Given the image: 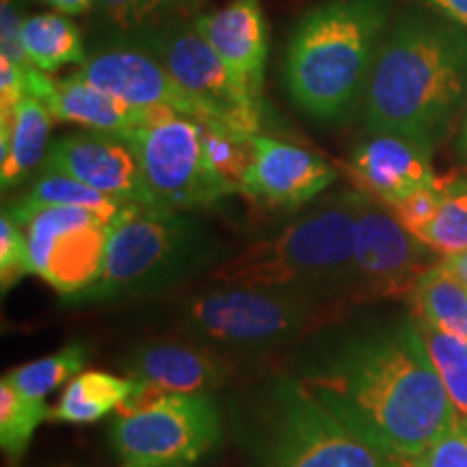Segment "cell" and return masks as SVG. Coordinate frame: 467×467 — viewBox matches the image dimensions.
I'll return each mask as SVG.
<instances>
[{
    "mask_svg": "<svg viewBox=\"0 0 467 467\" xmlns=\"http://www.w3.org/2000/svg\"><path fill=\"white\" fill-rule=\"evenodd\" d=\"M213 277L227 285L299 290L327 299L355 292V192L301 214L275 236L249 244Z\"/></svg>",
    "mask_w": 467,
    "mask_h": 467,
    "instance_id": "277c9868",
    "label": "cell"
},
{
    "mask_svg": "<svg viewBox=\"0 0 467 467\" xmlns=\"http://www.w3.org/2000/svg\"><path fill=\"white\" fill-rule=\"evenodd\" d=\"M22 25H25V17H22L16 0H3L0 3V57L14 61L25 72H31L35 66L26 55L25 42H22Z\"/></svg>",
    "mask_w": 467,
    "mask_h": 467,
    "instance_id": "836d02e7",
    "label": "cell"
},
{
    "mask_svg": "<svg viewBox=\"0 0 467 467\" xmlns=\"http://www.w3.org/2000/svg\"><path fill=\"white\" fill-rule=\"evenodd\" d=\"M74 74L132 107L171 109L175 113L202 121L203 126H221L206 104L184 89L154 57L141 48L96 52L87 57Z\"/></svg>",
    "mask_w": 467,
    "mask_h": 467,
    "instance_id": "5bb4252c",
    "label": "cell"
},
{
    "mask_svg": "<svg viewBox=\"0 0 467 467\" xmlns=\"http://www.w3.org/2000/svg\"><path fill=\"white\" fill-rule=\"evenodd\" d=\"M337 312V303L307 292L232 285L195 296L182 329L192 340L227 348H273L334 323Z\"/></svg>",
    "mask_w": 467,
    "mask_h": 467,
    "instance_id": "8992f818",
    "label": "cell"
},
{
    "mask_svg": "<svg viewBox=\"0 0 467 467\" xmlns=\"http://www.w3.org/2000/svg\"><path fill=\"white\" fill-rule=\"evenodd\" d=\"M50 109L33 93L17 104L11 119H0V184L3 191L14 189L31 175L48 154L52 130Z\"/></svg>",
    "mask_w": 467,
    "mask_h": 467,
    "instance_id": "ffe728a7",
    "label": "cell"
},
{
    "mask_svg": "<svg viewBox=\"0 0 467 467\" xmlns=\"http://www.w3.org/2000/svg\"><path fill=\"white\" fill-rule=\"evenodd\" d=\"M117 134L132 145L145 182L161 208H202L238 192L210 165L202 121L171 113Z\"/></svg>",
    "mask_w": 467,
    "mask_h": 467,
    "instance_id": "9c48e42d",
    "label": "cell"
},
{
    "mask_svg": "<svg viewBox=\"0 0 467 467\" xmlns=\"http://www.w3.org/2000/svg\"><path fill=\"white\" fill-rule=\"evenodd\" d=\"M409 467H467V424L452 420L443 433Z\"/></svg>",
    "mask_w": 467,
    "mask_h": 467,
    "instance_id": "4dcf8cb0",
    "label": "cell"
},
{
    "mask_svg": "<svg viewBox=\"0 0 467 467\" xmlns=\"http://www.w3.org/2000/svg\"><path fill=\"white\" fill-rule=\"evenodd\" d=\"M461 151L467 156V115H465V121H463V130H461Z\"/></svg>",
    "mask_w": 467,
    "mask_h": 467,
    "instance_id": "ab89813d",
    "label": "cell"
},
{
    "mask_svg": "<svg viewBox=\"0 0 467 467\" xmlns=\"http://www.w3.org/2000/svg\"><path fill=\"white\" fill-rule=\"evenodd\" d=\"M299 385L381 451L411 461L454 411L411 318L350 334L301 368Z\"/></svg>",
    "mask_w": 467,
    "mask_h": 467,
    "instance_id": "6da1fadb",
    "label": "cell"
},
{
    "mask_svg": "<svg viewBox=\"0 0 467 467\" xmlns=\"http://www.w3.org/2000/svg\"><path fill=\"white\" fill-rule=\"evenodd\" d=\"M124 372L137 388L117 409V416L141 411L167 394L208 392L219 388L225 381L230 366L206 348L154 342L132 350L124 364Z\"/></svg>",
    "mask_w": 467,
    "mask_h": 467,
    "instance_id": "9a60e30c",
    "label": "cell"
},
{
    "mask_svg": "<svg viewBox=\"0 0 467 467\" xmlns=\"http://www.w3.org/2000/svg\"><path fill=\"white\" fill-rule=\"evenodd\" d=\"M219 437V407L208 392L161 396L110 424L119 467H192Z\"/></svg>",
    "mask_w": 467,
    "mask_h": 467,
    "instance_id": "ba28073f",
    "label": "cell"
},
{
    "mask_svg": "<svg viewBox=\"0 0 467 467\" xmlns=\"http://www.w3.org/2000/svg\"><path fill=\"white\" fill-rule=\"evenodd\" d=\"M433 249L405 230L392 208L355 192V292L358 299H411ZM437 265V262H435Z\"/></svg>",
    "mask_w": 467,
    "mask_h": 467,
    "instance_id": "8fae6325",
    "label": "cell"
},
{
    "mask_svg": "<svg viewBox=\"0 0 467 467\" xmlns=\"http://www.w3.org/2000/svg\"><path fill=\"white\" fill-rule=\"evenodd\" d=\"M411 320L446 388L454 420L467 424V340L446 334L418 317H411Z\"/></svg>",
    "mask_w": 467,
    "mask_h": 467,
    "instance_id": "d4e9b609",
    "label": "cell"
},
{
    "mask_svg": "<svg viewBox=\"0 0 467 467\" xmlns=\"http://www.w3.org/2000/svg\"><path fill=\"white\" fill-rule=\"evenodd\" d=\"M203 150L217 171L241 192V182L254 161V134L225 126H203Z\"/></svg>",
    "mask_w": 467,
    "mask_h": 467,
    "instance_id": "f1b7e54d",
    "label": "cell"
},
{
    "mask_svg": "<svg viewBox=\"0 0 467 467\" xmlns=\"http://www.w3.org/2000/svg\"><path fill=\"white\" fill-rule=\"evenodd\" d=\"M192 26L236 78L262 98L268 39L260 0H234L223 9L195 17Z\"/></svg>",
    "mask_w": 467,
    "mask_h": 467,
    "instance_id": "ac0fdd59",
    "label": "cell"
},
{
    "mask_svg": "<svg viewBox=\"0 0 467 467\" xmlns=\"http://www.w3.org/2000/svg\"><path fill=\"white\" fill-rule=\"evenodd\" d=\"M22 42L31 63L42 72L52 74L63 66H83L87 61L78 26L58 11L25 17Z\"/></svg>",
    "mask_w": 467,
    "mask_h": 467,
    "instance_id": "cb8c5ba5",
    "label": "cell"
},
{
    "mask_svg": "<svg viewBox=\"0 0 467 467\" xmlns=\"http://www.w3.org/2000/svg\"><path fill=\"white\" fill-rule=\"evenodd\" d=\"M63 16H80L91 7L93 0H39Z\"/></svg>",
    "mask_w": 467,
    "mask_h": 467,
    "instance_id": "8d00e7d4",
    "label": "cell"
},
{
    "mask_svg": "<svg viewBox=\"0 0 467 467\" xmlns=\"http://www.w3.org/2000/svg\"><path fill=\"white\" fill-rule=\"evenodd\" d=\"M336 178V169L314 151L258 132L241 192L265 206L295 210L318 197Z\"/></svg>",
    "mask_w": 467,
    "mask_h": 467,
    "instance_id": "2e32d148",
    "label": "cell"
},
{
    "mask_svg": "<svg viewBox=\"0 0 467 467\" xmlns=\"http://www.w3.org/2000/svg\"><path fill=\"white\" fill-rule=\"evenodd\" d=\"M46 418H50V409L44 400L28 399L3 379L0 383V446L14 463L25 457L35 431Z\"/></svg>",
    "mask_w": 467,
    "mask_h": 467,
    "instance_id": "4316f807",
    "label": "cell"
},
{
    "mask_svg": "<svg viewBox=\"0 0 467 467\" xmlns=\"http://www.w3.org/2000/svg\"><path fill=\"white\" fill-rule=\"evenodd\" d=\"M26 93L28 85L25 69L9 58L0 57V119H11Z\"/></svg>",
    "mask_w": 467,
    "mask_h": 467,
    "instance_id": "e575fe53",
    "label": "cell"
},
{
    "mask_svg": "<svg viewBox=\"0 0 467 467\" xmlns=\"http://www.w3.org/2000/svg\"><path fill=\"white\" fill-rule=\"evenodd\" d=\"M130 377H117L102 370H87L66 385L57 407L50 409V420L67 424H91L102 420L113 409H119L134 392Z\"/></svg>",
    "mask_w": 467,
    "mask_h": 467,
    "instance_id": "7402d4cb",
    "label": "cell"
},
{
    "mask_svg": "<svg viewBox=\"0 0 467 467\" xmlns=\"http://www.w3.org/2000/svg\"><path fill=\"white\" fill-rule=\"evenodd\" d=\"M258 448L266 467H409L355 433L292 377L273 383Z\"/></svg>",
    "mask_w": 467,
    "mask_h": 467,
    "instance_id": "52a82bcc",
    "label": "cell"
},
{
    "mask_svg": "<svg viewBox=\"0 0 467 467\" xmlns=\"http://www.w3.org/2000/svg\"><path fill=\"white\" fill-rule=\"evenodd\" d=\"M422 3L446 20L467 28V0H422Z\"/></svg>",
    "mask_w": 467,
    "mask_h": 467,
    "instance_id": "d590c367",
    "label": "cell"
},
{
    "mask_svg": "<svg viewBox=\"0 0 467 467\" xmlns=\"http://www.w3.org/2000/svg\"><path fill=\"white\" fill-rule=\"evenodd\" d=\"M25 275H35L26 232L3 210L0 217V284L3 292L16 285Z\"/></svg>",
    "mask_w": 467,
    "mask_h": 467,
    "instance_id": "f546056e",
    "label": "cell"
},
{
    "mask_svg": "<svg viewBox=\"0 0 467 467\" xmlns=\"http://www.w3.org/2000/svg\"><path fill=\"white\" fill-rule=\"evenodd\" d=\"M441 202V186L440 180H437L435 186H429V189H420L411 195L405 197V200L394 203L392 213L396 219L400 221L402 227L413 234V236L420 238L426 227L431 225V221L435 219L437 210H440Z\"/></svg>",
    "mask_w": 467,
    "mask_h": 467,
    "instance_id": "d6a6232c",
    "label": "cell"
},
{
    "mask_svg": "<svg viewBox=\"0 0 467 467\" xmlns=\"http://www.w3.org/2000/svg\"><path fill=\"white\" fill-rule=\"evenodd\" d=\"M137 48L156 58L169 74L206 104L221 126L258 134L262 98L247 89L195 26L150 28L137 35Z\"/></svg>",
    "mask_w": 467,
    "mask_h": 467,
    "instance_id": "30bf717a",
    "label": "cell"
},
{
    "mask_svg": "<svg viewBox=\"0 0 467 467\" xmlns=\"http://www.w3.org/2000/svg\"><path fill=\"white\" fill-rule=\"evenodd\" d=\"M110 225L96 213L72 206L42 208L28 219L33 273L63 296L96 282L104 265Z\"/></svg>",
    "mask_w": 467,
    "mask_h": 467,
    "instance_id": "7c38bea8",
    "label": "cell"
},
{
    "mask_svg": "<svg viewBox=\"0 0 467 467\" xmlns=\"http://www.w3.org/2000/svg\"><path fill=\"white\" fill-rule=\"evenodd\" d=\"M202 0H167L169 11H192Z\"/></svg>",
    "mask_w": 467,
    "mask_h": 467,
    "instance_id": "f35d334b",
    "label": "cell"
},
{
    "mask_svg": "<svg viewBox=\"0 0 467 467\" xmlns=\"http://www.w3.org/2000/svg\"><path fill=\"white\" fill-rule=\"evenodd\" d=\"M467 100V28L435 14H405L385 33L364 93L368 132L431 148Z\"/></svg>",
    "mask_w": 467,
    "mask_h": 467,
    "instance_id": "7a4b0ae2",
    "label": "cell"
},
{
    "mask_svg": "<svg viewBox=\"0 0 467 467\" xmlns=\"http://www.w3.org/2000/svg\"><path fill=\"white\" fill-rule=\"evenodd\" d=\"M217 258V243L182 210L134 203L110 225L96 282L69 303H109L151 295L182 282Z\"/></svg>",
    "mask_w": 467,
    "mask_h": 467,
    "instance_id": "5b68a950",
    "label": "cell"
},
{
    "mask_svg": "<svg viewBox=\"0 0 467 467\" xmlns=\"http://www.w3.org/2000/svg\"><path fill=\"white\" fill-rule=\"evenodd\" d=\"M443 265H446L451 271L457 273L461 277V282L467 285V251L463 254H457V255H448V258H441Z\"/></svg>",
    "mask_w": 467,
    "mask_h": 467,
    "instance_id": "74e56055",
    "label": "cell"
},
{
    "mask_svg": "<svg viewBox=\"0 0 467 467\" xmlns=\"http://www.w3.org/2000/svg\"><path fill=\"white\" fill-rule=\"evenodd\" d=\"M388 22V0H329L307 11L284 58L296 107L323 121L342 119L366 93Z\"/></svg>",
    "mask_w": 467,
    "mask_h": 467,
    "instance_id": "3957f363",
    "label": "cell"
},
{
    "mask_svg": "<svg viewBox=\"0 0 467 467\" xmlns=\"http://www.w3.org/2000/svg\"><path fill=\"white\" fill-rule=\"evenodd\" d=\"M347 171L359 192L389 208L411 192L437 184L433 148L389 132H370L353 150Z\"/></svg>",
    "mask_w": 467,
    "mask_h": 467,
    "instance_id": "e0dca14e",
    "label": "cell"
},
{
    "mask_svg": "<svg viewBox=\"0 0 467 467\" xmlns=\"http://www.w3.org/2000/svg\"><path fill=\"white\" fill-rule=\"evenodd\" d=\"M44 171L66 173L119 202L161 208L145 182L132 145L117 132H78L48 148Z\"/></svg>",
    "mask_w": 467,
    "mask_h": 467,
    "instance_id": "4fadbf2b",
    "label": "cell"
},
{
    "mask_svg": "<svg viewBox=\"0 0 467 467\" xmlns=\"http://www.w3.org/2000/svg\"><path fill=\"white\" fill-rule=\"evenodd\" d=\"M409 301L413 306V317L467 340V285L443 265V260L418 279Z\"/></svg>",
    "mask_w": 467,
    "mask_h": 467,
    "instance_id": "603a6c76",
    "label": "cell"
},
{
    "mask_svg": "<svg viewBox=\"0 0 467 467\" xmlns=\"http://www.w3.org/2000/svg\"><path fill=\"white\" fill-rule=\"evenodd\" d=\"M93 5L104 20L124 31L143 28L169 11L167 0H93Z\"/></svg>",
    "mask_w": 467,
    "mask_h": 467,
    "instance_id": "1f68e13d",
    "label": "cell"
},
{
    "mask_svg": "<svg viewBox=\"0 0 467 467\" xmlns=\"http://www.w3.org/2000/svg\"><path fill=\"white\" fill-rule=\"evenodd\" d=\"M50 206H72V208H85L102 217L109 225H113L128 208L134 203L119 202L115 197L104 195V192L96 191L93 186L80 182V180L69 178L66 173L58 171H44L39 180L31 186V191L25 197L16 200L5 208V213L16 221L20 227H26L28 219L33 217L37 210L50 208Z\"/></svg>",
    "mask_w": 467,
    "mask_h": 467,
    "instance_id": "44dd1931",
    "label": "cell"
},
{
    "mask_svg": "<svg viewBox=\"0 0 467 467\" xmlns=\"http://www.w3.org/2000/svg\"><path fill=\"white\" fill-rule=\"evenodd\" d=\"M87 358H89V350H87L85 344L74 342L55 355L16 368L3 379L28 399L44 400L58 385L69 383L76 375H80L87 364Z\"/></svg>",
    "mask_w": 467,
    "mask_h": 467,
    "instance_id": "484cf974",
    "label": "cell"
},
{
    "mask_svg": "<svg viewBox=\"0 0 467 467\" xmlns=\"http://www.w3.org/2000/svg\"><path fill=\"white\" fill-rule=\"evenodd\" d=\"M441 202L435 219L420 241L441 254L443 258L467 251V180H440Z\"/></svg>",
    "mask_w": 467,
    "mask_h": 467,
    "instance_id": "83f0119b",
    "label": "cell"
},
{
    "mask_svg": "<svg viewBox=\"0 0 467 467\" xmlns=\"http://www.w3.org/2000/svg\"><path fill=\"white\" fill-rule=\"evenodd\" d=\"M44 102L57 121H67V124H78L100 132H126L175 113L162 107H132L76 74L58 80L55 78L50 96Z\"/></svg>",
    "mask_w": 467,
    "mask_h": 467,
    "instance_id": "d6986e66",
    "label": "cell"
}]
</instances>
